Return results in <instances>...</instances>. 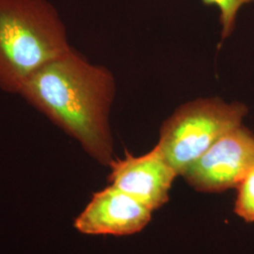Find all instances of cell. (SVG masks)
I'll return each mask as SVG.
<instances>
[{"instance_id": "1", "label": "cell", "mask_w": 254, "mask_h": 254, "mask_svg": "<svg viewBox=\"0 0 254 254\" xmlns=\"http://www.w3.org/2000/svg\"><path fill=\"white\" fill-rule=\"evenodd\" d=\"M115 91L109 69L91 64L72 48L32 73L18 94L97 162L109 165L113 160L109 114Z\"/></svg>"}, {"instance_id": "2", "label": "cell", "mask_w": 254, "mask_h": 254, "mask_svg": "<svg viewBox=\"0 0 254 254\" xmlns=\"http://www.w3.org/2000/svg\"><path fill=\"white\" fill-rule=\"evenodd\" d=\"M67 30L47 0H0V89L18 94L27 78L70 51Z\"/></svg>"}, {"instance_id": "3", "label": "cell", "mask_w": 254, "mask_h": 254, "mask_svg": "<svg viewBox=\"0 0 254 254\" xmlns=\"http://www.w3.org/2000/svg\"><path fill=\"white\" fill-rule=\"evenodd\" d=\"M248 112L244 104L218 97L186 103L164 123L156 147L183 175L221 136L241 127Z\"/></svg>"}, {"instance_id": "4", "label": "cell", "mask_w": 254, "mask_h": 254, "mask_svg": "<svg viewBox=\"0 0 254 254\" xmlns=\"http://www.w3.org/2000/svg\"><path fill=\"white\" fill-rule=\"evenodd\" d=\"M254 169V133L243 125L221 136L182 176L195 190L221 192L237 188Z\"/></svg>"}, {"instance_id": "5", "label": "cell", "mask_w": 254, "mask_h": 254, "mask_svg": "<svg viewBox=\"0 0 254 254\" xmlns=\"http://www.w3.org/2000/svg\"><path fill=\"white\" fill-rule=\"evenodd\" d=\"M109 181L111 186L139 201L152 212L169 200V192L177 173L155 146L149 153L112 160Z\"/></svg>"}, {"instance_id": "6", "label": "cell", "mask_w": 254, "mask_h": 254, "mask_svg": "<svg viewBox=\"0 0 254 254\" xmlns=\"http://www.w3.org/2000/svg\"><path fill=\"white\" fill-rule=\"evenodd\" d=\"M152 211L113 186L93 194L74 220V228L85 235L128 236L141 231Z\"/></svg>"}, {"instance_id": "7", "label": "cell", "mask_w": 254, "mask_h": 254, "mask_svg": "<svg viewBox=\"0 0 254 254\" xmlns=\"http://www.w3.org/2000/svg\"><path fill=\"white\" fill-rule=\"evenodd\" d=\"M206 5L217 7L219 11V23L221 26V38L231 36L236 28L239 10L246 5L254 3V0H202Z\"/></svg>"}, {"instance_id": "8", "label": "cell", "mask_w": 254, "mask_h": 254, "mask_svg": "<svg viewBox=\"0 0 254 254\" xmlns=\"http://www.w3.org/2000/svg\"><path fill=\"white\" fill-rule=\"evenodd\" d=\"M235 212L246 222H254V169L237 186Z\"/></svg>"}]
</instances>
